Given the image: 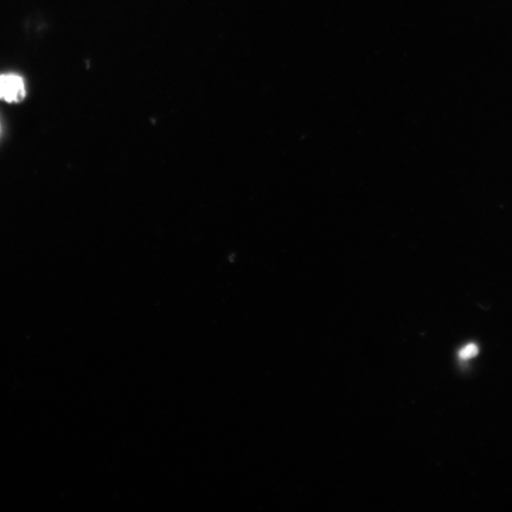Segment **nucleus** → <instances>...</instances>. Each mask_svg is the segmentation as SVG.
Here are the masks:
<instances>
[{"label": "nucleus", "instance_id": "nucleus-1", "mask_svg": "<svg viewBox=\"0 0 512 512\" xmlns=\"http://www.w3.org/2000/svg\"><path fill=\"white\" fill-rule=\"evenodd\" d=\"M27 96V87L21 75L15 73L0 74V100L9 104H19Z\"/></svg>", "mask_w": 512, "mask_h": 512}, {"label": "nucleus", "instance_id": "nucleus-2", "mask_svg": "<svg viewBox=\"0 0 512 512\" xmlns=\"http://www.w3.org/2000/svg\"><path fill=\"white\" fill-rule=\"evenodd\" d=\"M478 354V347L476 344H469L466 345L465 348L462 349V351L459 352V357L462 358V360H470V358L475 357Z\"/></svg>", "mask_w": 512, "mask_h": 512}, {"label": "nucleus", "instance_id": "nucleus-3", "mask_svg": "<svg viewBox=\"0 0 512 512\" xmlns=\"http://www.w3.org/2000/svg\"><path fill=\"white\" fill-rule=\"evenodd\" d=\"M0 134H2V124H0Z\"/></svg>", "mask_w": 512, "mask_h": 512}]
</instances>
